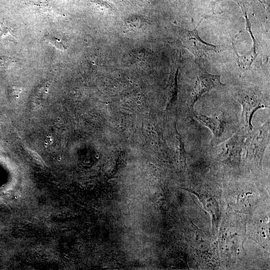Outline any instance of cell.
Listing matches in <instances>:
<instances>
[{
	"instance_id": "6da1fadb",
	"label": "cell",
	"mask_w": 270,
	"mask_h": 270,
	"mask_svg": "<svg viewBox=\"0 0 270 270\" xmlns=\"http://www.w3.org/2000/svg\"><path fill=\"white\" fill-rule=\"evenodd\" d=\"M236 100L242 106L241 125L247 132L252 130V120L258 109L269 108V104L259 92L251 88H243L234 94Z\"/></svg>"
},
{
	"instance_id": "9c48e42d",
	"label": "cell",
	"mask_w": 270,
	"mask_h": 270,
	"mask_svg": "<svg viewBox=\"0 0 270 270\" xmlns=\"http://www.w3.org/2000/svg\"><path fill=\"white\" fill-rule=\"evenodd\" d=\"M12 63H13V60L10 58L6 56L0 58V68H6Z\"/></svg>"
},
{
	"instance_id": "5b68a950",
	"label": "cell",
	"mask_w": 270,
	"mask_h": 270,
	"mask_svg": "<svg viewBox=\"0 0 270 270\" xmlns=\"http://www.w3.org/2000/svg\"><path fill=\"white\" fill-rule=\"evenodd\" d=\"M184 46L197 58H202L216 53L220 46L207 43L199 36L196 28L184 32L182 38Z\"/></svg>"
},
{
	"instance_id": "52a82bcc",
	"label": "cell",
	"mask_w": 270,
	"mask_h": 270,
	"mask_svg": "<svg viewBox=\"0 0 270 270\" xmlns=\"http://www.w3.org/2000/svg\"><path fill=\"white\" fill-rule=\"evenodd\" d=\"M44 39L52 45L55 48L60 50H64L66 49V47L63 44L62 42L59 38L52 36H46Z\"/></svg>"
},
{
	"instance_id": "8992f818",
	"label": "cell",
	"mask_w": 270,
	"mask_h": 270,
	"mask_svg": "<svg viewBox=\"0 0 270 270\" xmlns=\"http://www.w3.org/2000/svg\"><path fill=\"white\" fill-rule=\"evenodd\" d=\"M245 138L246 136L236 134L226 140L224 154L226 160L236 164L239 162Z\"/></svg>"
},
{
	"instance_id": "30bf717a",
	"label": "cell",
	"mask_w": 270,
	"mask_h": 270,
	"mask_svg": "<svg viewBox=\"0 0 270 270\" xmlns=\"http://www.w3.org/2000/svg\"><path fill=\"white\" fill-rule=\"evenodd\" d=\"M236 0L238 2V0Z\"/></svg>"
},
{
	"instance_id": "7a4b0ae2",
	"label": "cell",
	"mask_w": 270,
	"mask_h": 270,
	"mask_svg": "<svg viewBox=\"0 0 270 270\" xmlns=\"http://www.w3.org/2000/svg\"><path fill=\"white\" fill-rule=\"evenodd\" d=\"M270 120L260 127L247 132L243 148L246 158L260 164L264 152L270 143Z\"/></svg>"
},
{
	"instance_id": "ba28073f",
	"label": "cell",
	"mask_w": 270,
	"mask_h": 270,
	"mask_svg": "<svg viewBox=\"0 0 270 270\" xmlns=\"http://www.w3.org/2000/svg\"><path fill=\"white\" fill-rule=\"evenodd\" d=\"M0 36L4 38L8 36H12V33L9 28L5 24L0 20Z\"/></svg>"
},
{
	"instance_id": "3957f363",
	"label": "cell",
	"mask_w": 270,
	"mask_h": 270,
	"mask_svg": "<svg viewBox=\"0 0 270 270\" xmlns=\"http://www.w3.org/2000/svg\"><path fill=\"white\" fill-rule=\"evenodd\" d=\"M192 116L212 131V136L210 144L212 146L226 142L235 133V128L223 112L211 116L194 112Z\"/></svg>"
},
{
	"instance_id": "277c9868",
	"label": "cell",
	"mask_w": 270,
	"mask_h": 270,
	"mask_svg": "<svg viewBox=\"0 0 270 270\" xmlns=\"http://www.w3.org/2000/svg\"><path fill=\"white\" fill-rule=\"evenodd\" d=\"M224 86L220 76L212 74L201 70L197 76L195 86L188 102L190 114L192 116L194 114V105L204 94L213 89L222 90Z\"/></svg>"
}]
</instances>
